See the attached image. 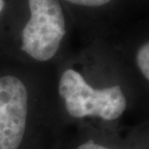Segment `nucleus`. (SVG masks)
<instances>
[{"mask_svg":"<svg viewBox=\"0 0 149 149\" xmlns=\"http://www.w3.org/2000/svg\"><path fill=\"white\" fill-rule=\"evenodd\" d=\"M70 17L61 0H14L0 46L24 61L50 64L62 55Z\"/></svg>","mask_w":149,"mask_h":149,"instance_id":"nucleus-1","label":"nucleus"},{"mask_svg":"<svg viewBox=\"0 0 149 149\" xmlns=\"http://www.w3.org/2000/svg\"><path fill=\"white\" fill-rule=\"evenodd\" d=\"M17 72H0V149H20L30 113V93Z\"/></svg>","mask_w":149,"mask_h":149,"instance_id":"nucleus-3","label":"nucleus"},{"mask_svg":"<svg viewBox=\"0 0 149 149\" xmlns=\"http://www.w3.org/2000/svg\"><path fill=\"white\" fill-rule=\"evenodd\" d=\"M58 91L68 115L75 119L115 122L126 115L132 101L123 85H95L74 62L62 66Z\"/></svg>","mask_w":149,"mask_h":149,"instance_id":"nucleus-2","label":"nucleus"},{"mask_svg":"<svg viewBox=\"0 0 149 149\" xmlns=\"http://www.w3.org/2000/svg\"><path fill=\"white\" fill-rule=\"evenodd\" d=\"M113 0H61L69 14L76 10H95L106 7Z\"/></svg>","mask_w":149,"mask_h":149,"instance_id":"nucleus-5","label":"nucleus"},{"mask_svg":"<svg viewBox=\"0 0 149 149\" xmlns=\"http://www.w3.org/2000/svg\"><path fill=\"white\" fill-rule=\"evenodd\" d=\"M75 149H115V148H111L109 146L104 145L103 143H100V142L90 139V141H86L79 145H77Z\"/></svg>","mask_w":149,"mask_h":149,"instance_id":"nucleus-7","label":"nucleus"},{"mask_svg":"<svg viewBox=\"0 0 149 149\" xmlns=\"http://www.w3.org/2000/svg\"><path fill=\"white\" fill-rule=\"evenodd\" d=\"M135 63L138 71L146 87L145 91L149 94V40L141 44L135 55Z\"/></svg>","mask_w":149,"mask_h":149,"instance_id":"nucleus-4","label":"nucleus"},{"mask_svg":"<svg viewBox=\"0 0 149 149\" xmlns=\"http://www.w3.org/2000/svg\"><path fill=\"white\" fill-rule=\"evenodd\" d=\"M14 0H0V42L4 34L8 17L10 15Z\"/></svg>","mask_w":149,"mask_h":149,"instance_id":"nucleus-6","label":"nucleus"}]
</instances>
